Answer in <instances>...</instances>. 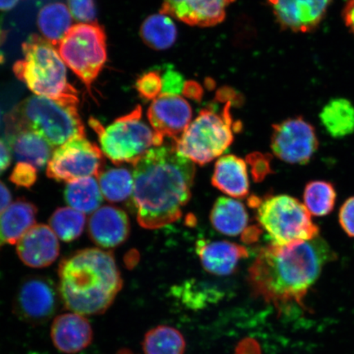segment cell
Wrapping results in <instances>:
<instances>
[{
  "label": "cell",
  "instance_id": "1",
  "mask_svg": "<svg viewBox=\"0 0 354 354\" xmlns=\"http://www.w3.org/2000/svg\"><path fill=\"white\" fill-rule=\"evenodd\" d=\"M336 259L335 251L320 236L286 245L262 248L249 269V283L256 298L279 313L305 308L304 298L325 266Z\"/></svg>",
  "mask_w": 354,
  "mask_h": 354
},
{
  "label": "cell",
  "instance_id": "2",
  "mask_svg": "<svg viewBox=\"0 0 354 354\" xmlns=\"http://www.w3.org/2000/svg\"><path fill=\"white\" fill-rule=\"evenodd\" d=\"M133 167L132 199L141 227L159 229L180 219L192 197L194 163L176 151L174 141L149 149Z\"/></svg>",
  "mask_w": 354,
  "mask_h": 354
},
{
  "label": "cell",
  "instance_id": "3",
  "mask_svg": "<svg viewBox=\"0 0 354 354\" xmlns=\"http://www.w3.org/2000/svg\"><path fill=\"white\" fill-rule=\"evenodd\" d=\"M59 278L65 307L82 316L107 311L123 284L112 252L100 249L80 250L62 260Z\"/></svg>",
  "mask_w": 354,
  "mask_h": 354
},
{
  "label": "cell",
  "instance_id": "4",
  "mask_svg": "<svg viewBox=\"0 0 354 354\" xmlns=\"http://www.w3.org/2000/svg\"><path fill=\"white\" fill-rule=\"evenodd\" d=\"M78 104L79 102L30 96L6 115V125L37 133L53 147L57 148L69 140L85 137Z\"/></svg>",
  "mask_w": 354,
  "mask_h": 354
},
{
  "label": "cell",
  "instance_id": "5",
  "mask_svg": "<svg viewBox=\"0 0 354 354\" xmlns=\"http://www.w3.org/2000/svg\"><path fill=\"white\" fill-rule=\"evenodd\" d=\"M24 59L13 65V73L35 95L79 102L78 92L68 82L66 68L56 47L37 35L22 44Z\"/></svg>",
  "mask_w": 354,
  "mask_h": 354
},
{
  "label": "cell",
  "instance_id": "6",
  "mask_svg": "<svg viewBox=\"0 0 354 354\" xmlns=\"http://www.w3.org/2000/svg\"><path fill=\"white\" fill-rule=\"evenodd\" d=\"M257 207V219L268 233L272 245H286L319 236V228L312 215L297 198L279 194L263 199L252 198L250 205Z\"/></svg>",
  "mask_w": 354,
  "mask_h": 354
},
{
  "label": "cell",
  "instance_id": "7",
  "mask_svg": "<svg viewBox=\"0 0 354 354\" xmlns=\"http://www.w3.org/2000/svg\"><path fill=\"white\" fill-rule=\"evenodd\" d=\"M231 105L228 102L221 113L210 109L202 110L183 134L174 140L176 151L201 166L220 157L234 140L236 127L230 113Z\"/></svg>",
  "mask_w": 354,
  "mask_h": 354
},
{
  "label": "cell",
  "instance_id": "8",
  "mask_svg": "<svg viewBox=\"0 0 354 354\" xmlns=\"http://www.w3.org/2000/svg\"><path fill=\"white\" fill-rule=\"evenodd\" d=\"M88 123L99 136L102 152L115 165H134L149 149L160 146L152 127L142 120L140 106L108 127L93 118Z\"/></svg>",
  "mask_w": 354,
  "mask_h": 354
},
{
  "label": "cell",
  "instance_id": "9",
  "mask_svg": "<svg viewBox=\"0 0 354 354\" xmlns=\"http://www.w3.org/2000/svg\"><path fill=\"white\" fill-rule=\"evenodd\" d=\"M57 48L64 64L91 92L107 62V38L103 26L98 21L74 25Z\"/></svg>",
  "mask_w": 354,
  "mask_h": 354
},
{
  "label": "cell",
  "instance_id": "10",
  "mask_svg": "<svg viewBox=\"0 0 354 354\" xmlns=\"http://www.w3.org/2000/svg\"><path fill=\"white\" fill-rule=\"evenodd\" d=\"M104 165V153L85 137L68 141L55 149L47 166V176L57 181L70 183L93 176H99Z\"/></svg>",
  "mask_w": 354,
  "mask_h": 354
},
{
  "label": "cell",
  "instance_id": "11",
  "mask_svg": "<svg viewBox=\"0 0 354 354\" xmlns=\"http://www.w3.org/2000/svg\"><path fill=\"white\" fill-rule=\"evenodd\" d=\"M271 147L282 161L306 165L318 148L315 129L303 118L287 119L273 126Z\"/></svg>",
  "mask_w": 354,
  "mask_h": 354
},
{
  "label": "cell",
  "instance_id": "12",
  "mask_svg": "<svg viewBox=\"0 0 354 354\" xmlns=\"http://www.w3.org/2000/svg\"><path fill=\"white\" fill-rule=\"evenodd\" d=\"M57 304L59 296L54 283L44 277H30L17 291L15 312L21 320L41 324L54 315Z\"/></svg>",
  "mask_w": 354,
  "mask_h": 354
},
{
  "label": "cell",
  "instance_id": "13",
  "mask_svg": "<svg viewBox=\"0 0 354 354\" xmlns=\"http://www.w3.org/2000/svg\"><path fill=\"white\" fill-rule=\"evenodd\" d=\"M147 117L159 145L165 138L176 140L187 129L192 109L180 95H161L152 102Z\"/></svg>",
  "mask_w": 354,
  "mask_h": 354
},
{
  "label": "cell",
  "instance_id": "14",
  "mask_svg": "<svg viewBox=\"0 0 354 354\" xmlns=\"http://www.w3.org/2000/svg\"><path fill=\"white\" fill-rule=\"evenodd\" d=\"M332 0H268L283 29L294 32L315 30L326 15Z\"/></svg>",
  "mask_w": 354,
  "mask_h": 354
},
{
  "label": "cell",
  "instance_id": "15",
  "mask_svg": "<svg viewBox=\"0 0 354 354\" xmlns=\"http://www.w3.org/2000/svg\"><path fill=\"white\" fill-rule=\"evenodd\" d=\"M234 0H163L160 12L185 24L207 28L221 24Z\"/></svg>",
  "mask_w": 354,
  "mask_h": 354
},
{
  "label": "cell",
  "instance_id": "16",
  "mask_svg": "<svg viewBox=\"0 0 354 354\" xmlns=\"http://www.w3.org/2000/svg\"><path fill=\"white\" fill-rule=\"evenodd\" d=\"M59 243L53 230L46 225H35L20 239L17 253L21 262L28 267H48L59 255Z\"/></svg>",
  "mask_w": 354,
  "mask_h": 354
},
{
  "label": "cell",
  "instance_id": "17",
  "mask_svg": "<svg viewBox=\"0 0 354 354\" xmlns=\"http://www.w3.org/2000/svg\"><path fill=\"white\" fill-rule=\"evenodd\" d=\"M88 231L96 245L111 249L127 241L130 234V221L126 212L119 207L104 206L91 216Z\"/></svg>",
  "mask_w": 354,
  "mask_h": 354
},
{
  "label": "cell",
  "instance_id": "18",
  "mask_svg": "<svg viewBox=\"0 0 354 354\" xmlns=\"http://www.w3.org/2000/svg\"><path fill=\"white\" fill-rule=\"evenodd\" d=\"M51 337L57 351L77 353L92 342V327L86 318L80 314H62L53 322Z\"/></svg>",
  "mask_w": 354,
  "mask_h": 354
},
{
  "label": "cell",
  "instance_id": "19",
  "mask_svg": "<svg viewBox=\"0 0 354 354\" xmlns=\"http://www.w3.org/2000/svg\"><path fill=\"white\" fill-rule=\"evenodd\" d=\"M8 146L19 162L41 169L50 161L55 148L42 136L25 128L6 125Z\"/></svg>",
  "mask_w": 354,
  "mask_h": 354
},
{
  "label": "cell",
  "instance_id": "20",
  "mask_svg": "<svg viewBox=\"0 0 354 354\" xmlns=\"http://www.w3.org/2000/svg\"><path fill=\"white\" fill-rule=\"evenodd\" d=\"M196 252L206 271L216 276L231 275L249 257L246 248L227 241H198Z\"/></svg>",
  "mask_w": 354,
  "mask_h": 354
},
{
  "label": "cell",
  "instance_id": "21",
  "mask_svg": "<svg viewBox=\"0 0 354 354\" xmlns=\"http://www.w3.org/2000/svg\"><path fill=\"white\" fill-rule=\"evenodd\" d=\"M212 183L233 198H245L250 192L246 162L236 155H225L216 162Z\"/></svg>",
  "mask_w": 354,
  "mask_h": 354
},
{
  "label": "cell",
  "instance_id": "22",
  "mask_svg": "<svg viewBox=\"0 0 354 354\" xmlns=\"http://www.w3.org/2000/svg\"><path fill=\"white\" fill-rule=\"evenodd\" d=\"M37 207L26 199H17L0 214V249L15 245L32 228L37 219Z\"/></svg>",
  "mask_w": 354,
  "mask_h": 354
},
{
  "label": "cell",
  "instance_id": "23",
  "mask_svg": "<svg viewBox=\"0 0 354 354\" xmlns=\"http://www.w3.org/2000/svg\"><path fill=\"white\" fill-rule=\"evenodd\" d=\"M210 221L216 231L227 236H236L245 231L249 215L241 202L223 197L212 207Z\"/></svg>",
  "mask_w": 354,
  "mask_h": 354
},
{
  "label": "cell",
  "instance_id": "24",
  "mask_svg": "<svg viewBox=\"0 0 354 354\" xmlns=\"http://www.w3.org/2000/svg\"><path fill=\"white\" fill-rule=\"evenodd\" d=\"M37 24L44 39L59 47L73 26V17L68 7L62 3H51L39 12Z\"/></svg>",
  "mask_w": 354,
  "mask_h": 354
},
{
  "label": "cell",
  "instance_id": "25",
  "mask_svg": "<svg viewBox=\"0 0 354 354\" xmlns=\"http://www.w3.org/2000/svg\"><path fill=\"white\" fill-rule=\"evenodd\" d=\"M320 119L333 138H343L354 132V107L346 99L331 100L323 108Z\"/></svg>",
  "mask_w": 354,
  "mask_h": 354
},
{
  "label": "cell",
  "instance_id": "26",
  "mask_svg": "<svg viewBox=\"0 0 354 354\" xmlns=\"http://www.w3.org/2000/svg\"><path fill=\"white\" fill-rule=\"evenodd\" d=\"M64 197L72 209L84 214L95 212L103 201L100 185L93 177L70 181L65 188Z\"/></svg>",
  "mask_w": 354,
  "mask_h": 354
},
{
  "label": "cell",
  "instance_id": "27",
  "mask_svg": "<svg viewBox=\"0 0 354 354\" xmlns=\"http://www.w3.org/2000/svg\"><path fill=\"white\" fill-rule=\"evenodd\" d=\"M140 37L143 41L155 50H165L174 46L177 30L169 16L157 13L149 16L141 25Z\"/></svg>",
  "mask_w": 354,
  "mask_h": 354
},
{
  "label": "cell",
  "instance_id": "28",
  "mask_svg": "<svg viewBox=\"0 0 354 354\" xmlns=\"http://www.w3.org/2000/svg\"><path fill=\"white\" fill-rule=\"evenodd\" d=\"M143 348L145 354H184L185 342L178 330L158 326L146 333Z\"/></svg>",
  "mask_w": 354,
  "mask_h": 354
},
{
  "label": "cell",
  "instance_id": "29",
  "mask_svg": "<svg viewBox=\"0 0 354 354\" xmlns=\"http://www.w3.org/2000/svg\"><path fill=\"white\" fill-rule=\"evenodd\" d=\"M98 179L102 194L109 202L126 201L133 192L134 179L127 168H112L102 171Z\"/></svg>",
  "mask_w": 354,
  "mask_h": 354
},
{
  "label": "cell",
  "instance_id": "30",
  "mask_svg": "<svg viewBox=\"0 0 354 354\" xmlns=\"http://www.w3.org/2000/svg\"><path fill=\"white\" fill-rule=\"evenodd\" d=\"M304 201L310 214L316 216L328 215L335 205V187L328 181H311L304 189Z\"/></svg>",
  "mask_w": 354,
  "mask_h": 354
},
{
  "label": "cell",
  "instance_id": "31",
  "mask_svg": "<svg viewBox=\"0 0 354 354\" xmlns=\"http://www.w3.org/2000/svg\"><path fill=\"white\" fill-rule=\"evenodd\" d=\"M50 228L64 242H71L81 236L85 228L86 216L72 207H59L51 216Z\"/></svg>",
  "mask_w": 354,
  "mask_h": 354
},
{
  "label": "cell",
  "instance_id": "32",
  "mask_svg": "<svg viewBox=\"0 0 354 354\" xmlns=\"http://www.w3.org/2000/svg\"><path fill=\"white\" fill-rule=\"evenodd\" d=\"M136 88L141 98L153 101L162 94V76L157 72L145 73L137 80Z\"/></svg>",
  "mask_w": 354,
  "mask_h": 354
},
{
  "label": "cell",
  "instance_id": "33",
  "mask_svg": "<svg viewBox=\"0 0 354 354\" xmlns=\"http://www.w3.org/2000/svg\"><path fill=\"white\" fill-rule=\"evenodd\" d=\"M68 6L71 15L80 24L97 22L95 0H68Z\"/></svg>",
  "mask_w": 354,
  "mask_h": 354
},
{
  "label": "cell",
  "instance_id": "34",
  "mask_svg": "<svg viewBox=\"0 0 354 354\" xmlns=\"http://www.w3.org/2000/svg\"><path fill=\"white\" fill-rule=\"evenodd\" d=\"M12 183L19 187L30 188L37 180V169L25 162H17L10 176Z\"/></svg>",
  "mask_w": 354,
  "mask_h": 354
},
{
  "label": "cell",
  "instance_id": "35",
  "mask_svg": "<svg viewBox=\"0 0 354 354\" xmlns=\"http://www.w3.org/2000/svg\"><path fill=\"white\" fill-rule=\"evenodd\" d=\"M162 90L161 95H179L183 92L185 82L183 75L174 69L167 68L162 76Z\"/></svg>",
  "mask_w": 354,
  "mask_h": 354
},
{
  "label": "cell",
  "instance_id": "36",
  "mask_svg": "<svg viewBox=\"0 0 354 354\" xmlns=\"http://www.w3.org/2000/svg\"><path fill=\"white\" fill-rule=\"evenodd\" d=\"M339 220L345 233L354 237V196L344 203L339 210Z\"/></svg>",
  "mask_w": 354,
  "mask_h": 354
},
{
  "label": "cell",
  "instance_id": "37",
  "mask_svg": "<svg viewBox=\"0 0 354 354\" xmlns=\"http://www.w3.org/2000/svg\"><path fill=\"white\" fill-rule=\"evenodd\" d=\"M11 162V149L3 140H0V174L10 167Z\"/></svg>",
  "mask_w": 354,
  "mask_h": 354
},
{
  "label": "cell",
  "instance_id": "38",
  "mask_svg": "<svg viewBox=\"0 0 354 354\" xmlns=\"http://www.w3.org/2000/svg\"><path fill=\"white\" fill-rule=\"evenodd\" d=\"M342 16L347 28L354 35V0H348L344 8Z\"/></svg>",
  "mask_w": 354,
  "mask_h": 354
},
{
  "label": "cell",
  "instance_id": "39",
  "mask_svg": "<svg viewBox=\"0 0 354 354\" xmlns=\"http://www.w3.org/2000/svg\"><path fill=\"white\" fill-rule=\"evenodd\" d=\"M183 94L190 99L201 100L203 95V88L196 82H185Z\"/></svg>",
  "mask_w": 354,
  "mask_h": 354
},
{
  "label": "cell",
  "instance_id": "40",
  "mask_svg": "<svg viewBox=\"0 0 354 354\" xmlns=\"http://www.w3.org/2000/svg\"><path fill=\"white\" fill-rule=\"evenodd\" d=\"M236 354H261L259 344L254 340H243L237 347Z\"/></svg>",
  "mask_w": 354,
  "mask_h": 354
},
{
  "label": "cell",
  "instance_id": "41",
  "mask_svg": "<svg viewBox=\"0 0 354 354\" xmlns=\"http://www.w3.org/2000/svg\"><path fill=\"white\" fill-rule=\"evenodd\" d=\"M12 194L6 184L0 181V214L10 205Z\"/></svg>",
  "mask_w": 354,
  "mask_h": 354
},
{
  "label": "cell",
  "instance_id": "42",
  "mask_svg": "<svg viewBox=\"0 0 354 354\" xmlns=\"http://www.w3.org/2000/svg\"><path fill=\"white\" fill-rule=\"evenodd\" d=\"M21 0H0V11H8L17 6Z\"/></svg>",
  "mask_w": 354,
  "mask_h": 354
},
{
  "label": "cell",
  "instance_id": "43",
  "mask_svg": "<svg viewBox=\"0 0 354 354\" xmlns=\"http://www.w3.org/2000/svg\"><path fill=\"white\" fill-rule=\"evenodd\" d=\"M7 39V32L6 30H3V26L0 24V47L3 46L4 42L6 41ZM3 55L1 52H0V63H2L3 61Z\"/></svg>",
  "mask_w": 354,
  "mask_h": 354
},
{
  "label": "cell",
  "instance_id": "44",
  "mask_svg": "<svg viewBox=\"0 0 354 354\" xmlns=\"http://www.w3.org/2000/svg\"><path fill=\"white\" fill-rule=\"evenodd\" d=\"M122 354H130V353H127L126 351L124 352Z\"/></svg>",
  "mask_w": 354,
  "mask_h": 354
}]
</instances>
